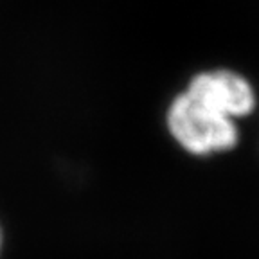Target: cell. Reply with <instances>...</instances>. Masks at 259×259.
<instances>
[{
  "mask_svg": "<svg viewBox=\"0 0 259 259\" xmlns=\"http://www.w3.org/2000/svg\"><path fill=\"white\" fill-rule=\"evenodd\" d=\"M167 128L175 141L193 155L227 151L238 142L234 119L207 108L187 92L180 94L171 103Z\"/></svg>",
  "mask_w": 259,
  "mask_h": 259,
  "instance_id": "obj_1",
  "label": "cell"
},
{
  "mask_svg": "<svg viewBox=\"0 0 259 259\" xmlns=\"http://www.w3.org/2000/svg\"><path fill=\"white\" fill-rule=\"evenodd\" d=\"M186 92L207 108L231 119L248 115L255 105L250 83L229 70L202 72L194 76Z\"/></svg>",
  "mask_w": 259,
  "mask_h": 259,
  "instance_id": "obj_2",
  "label": "cell"
}]
</instances>
